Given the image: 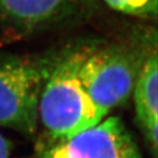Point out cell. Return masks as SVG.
Instances as JSON below:
<instances>
[{
	"label": "cell",
	"instance_id": "2",
	"mask_svg": "<svg viewBox=\"0 0 158 158\" xmlns=\"http://www.w3.org/2000/svg\"><path fill=\"white\" fill-rule=\"evenodd\" d=\"M155 44L95 45L80 67L79 78L97 107L109 114L131 96L147 55Z\"/></svg>",
	"mask_w": 158,
	"mask_h": 158
},
{
	"label": "cell",
	"instance_id": "5",
	"mask_svg": "<svg viewBox=\"0 0 158 158\" xmlns=\"http://www.w3.org/2000/svg\"><path fill=\"white\" fill-rule=\"evenodd\" d=\"M156 44L150 50L135 83L133 94L138 121L154 156L158 145V62Z\"/></svg>",
	"mask_w": 158,
	"mask_h": 158
},
{
	"label": "cell",
	"instance_id": "3",
	"mask_svg": "<svg viewBox=\"0 0 158 158\" xmlns=\"http://www.w3.org/2000/svg\"><path fill=\"white\" fill-rule=\"evenodd\" d=\"M55 54H0V127L31 135L37 130L41 92Z\"/></svg>",
	"mask_w": 158,
	"mask_h": 158
},
{
	"label": "cell",
	"instance_id": "7",
	"mask_svg": "<svg viewBox=\"0 0 158 158\" xmlns=\"http://www.w3.org/2000/svg\"><path fill=\"white\" fill-rule=\"evenodd\" d=\"M112 10L137 17H155L158 0H103Z\"/></svg>",
	"mask_w": 158,
	"mask_h": 158
},
{
	"label": "cell",
	"instance_id": "4",
	"mask_svg": "<svg viewBox=\"0 0 158 158\" xmlns=\"http://www.w3.org/2000/svg\"><path fill=\"white\" fill-rule=\"evenodd\" d=\"M32 158H142L124 122L116 116L62 142L45 145Z\"/></svg>",
	"mask_w": 158,
	"mask_h": 158
},
{
	"label": "cell",
	"instance_id": "6",
	"mask_svg": "<svg viewBox=\"0 0 158 158\" xmlns=\"http://www.w3.org/2000/svg\"><path fill=\"white\" fill-rule=\"evenodd\" d=\"M82 0H0V16L21 29H35L58 19Z\"/></svg>",
	"mask_w": 158,
	"mask_h": 158
},
{
	"label": "cell",
	"instance_id": "8",
	"mask_svg": "<svg viewBox=\"0 0 158 158\" xmlns=\"http://www.w3.org/2000/svg\"><path fill=\"white\" fill-rule=\"evenodd\" d=\"M0 158H10V146L1 132H0Z\"/></svg>",
	"mask_w": 158,
	"mask_h": 158
},
{
	"label": "cell",
	"instance_id": "1",
	"mask_svg": "<svg viewBox=\"0 0 158 158\" xmlns=\"http://www.w3.org/2000/svg\"><path fill=\"white\" fill-rule=\"evenodd\" d=\"M94 46L78 43L55 54L38 109L48 145L71 139L108 114L94 104L79 78L80 67Z\"/></svg>",
	"mask_w": 158,
	"mask_h": 158
}]
</instances>
